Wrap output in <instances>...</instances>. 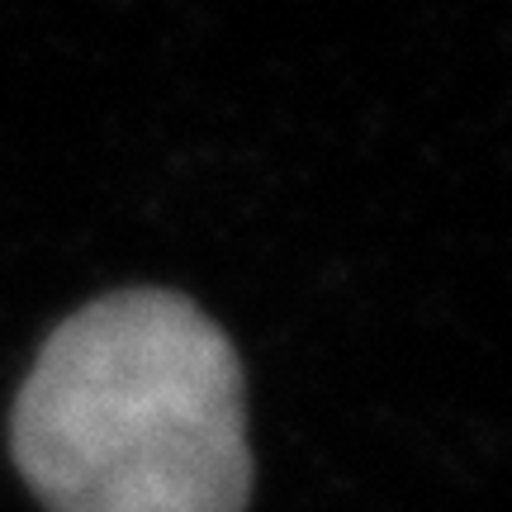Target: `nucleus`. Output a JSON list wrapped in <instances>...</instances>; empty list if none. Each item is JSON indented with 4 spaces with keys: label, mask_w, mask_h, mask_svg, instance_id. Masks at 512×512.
Returning a JSON list of instances; mask_svg holds the SVG:
<instances>
[{
    "label": "nucleus",
    "mask_w": 512,
    "mask_h": 512,
    "mask_svg": "<svg viewBox=\"0 0 512 512\" xmlns=\"http://www.w3.org/2000/svg\"><path fill=\"white\" fill-rule=\"evenodd\" d=\"M10 446L48 512H247L252 446L228 332L176 290L76 309L19 384Z\"/></svg>",
    "instance_id": "nucleus-1"
}]
</instances>
